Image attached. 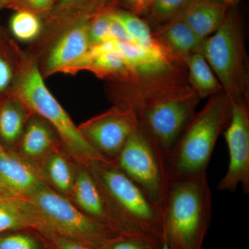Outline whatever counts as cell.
<instances>
[{"instance_id": "obj_1", "label": "cell", "mask_w": 249, "mask_h": 249, "mask_svg": "<svg viewBox=\"0 0 249 249\" xmlns=\"http://www.w3.org/2000/svg\"><path fill=\"white\" fill-rule=\"evenodd\" d=\"M127 84L132 94L118 104L134 111L139 125L166 160L196 114L200 98L184 72Z\"/></svg>"}, {"instance_id": "obj_2", "label": "cell", "mask_w": 249, "mask_h": 249, "mask_svg": "<svg viewBox=\"0 0 249 249\" xmlns=\"http://www.w3.org/2000/svg\"><path fill=\"white\" fill-rule=\"evenodd\" d=\"M212 214L207 173L173 181L162 209L163 243L170 249H202Z\"/></svg>"}, {"instance_id": "obj_3", "label": "cell", "mask_w": 249, "mask_h": 249, "mask_svg": "<svg viewBox=\"0 0 249 249\" xmlns=\"http://www.w3.org/2000/svg\"><path fill=\"white\" fill-rule=\"evenodd\" d=\"M232 102L224 91L209 97L196 112L165 160L170 181L207 173L219 136L231 116Z\"/></svg>"}, {"instance_id": "obj_4", "label": "cell", "mask_w": 249, "mask_h": 249, "mask_svg": "<svg viewBox=\"0 0 249 249\" xmlns=\"http://www.w3.org/2000/svg\"><path fill=\"white\" fill-rule=\"evenodd\" d=\"M88 168L127 235L163 243L161 211L132 180L109 162H93Z\"/></svg>"}, {"instance_id": "obj_5", "label": "cell", "mask_w": 249, "mask_h": 249, "mask_svg": "<svg viewBox=\"0 0 249 249\" xmlns=\"http://www.w3.org/2000/svg\"><path fill=\"white\" fill-rule=\"evenodd\" d=\"M200 52L231 101H249V61L245 31L235 6L229 9L219 29L204 40Z\"/></svg>"}, {"instance_id": "obj_6", "label": "cell", "mask_w": 249, "mask_h": 249, "mask_svg": "<svg viewBox=\"0 0 249 249\" xmlns=\"http://www.w3.org/2000/svg\"><path fill=\"white\" fill-rule=\"evenodd\" d=\"M14 93L18 102L42 116L56 129L67 153L73 161L87 168L93 162H108L83 137L46 86L35 65H29L21 73Z\"/></svg>"}, {"instance_id": "obj_7", "label": "cell", "mask_w": 249, "mask_h": 249, "mask_svg": "<svg viewBox=\"0 0 249 249\" xmlns=\"http://www.w3.org/2000/svg\"><path fill=\"white\" fill-rule=\"evenodd\" d=\"M28 198L37 214V232L43 235L60 236L95 249H102L108 241L119 235L47 184Z\"/></svg>"}, {"instance_id": "obj_8", "label": "cell", "mask_w": 249, "mask_h": 249, "mask_svg": "<svg viewBox=\"0 0 249 249\" xmlns=\"http://www.w3.org/2000/svg\"><path fill=\"white\" fill-rule=\"evenodd\" d=\"M113 164L132 180L162 213L171 181L164 157L139 124Z\"/></svg>"}, {"instance_id": "obj_9", "label": "cell", "mask_w": 249, "mask_h": 249, "mask_svg": "<svg viewBox=\"0 0 249 249\" xmlns=\"http://www.w3.org/2000/svg\"><path fill=\"white\" fill-rule=\"evenodd\" d=\"M139 124L132 109L117 104L80 124L78 128L94 150L113 163Z\"/></svg>"}, {"instance_id": "obj_10", "label": "cell", "mask_w": 249, "mask_h": 249, "mask_svg": "<svg viewBox=\"0 0 249 249\" xmlns=\"http://www.w3.org/2000/svg\"><path fill=\"white\" fill-rule=\"evenodd\" d=\"M231 116L223 132L229 151V165L217 189L234 193L239 186L249 194V109L246 100L231 101Z\"/></svg>"}, {"instance_id": "obj_11", "label": "cell", "mask_w": 249, "mask_h": 249, "mask_svg": "<svg viewBox=\"0 0 249 249\" xmlns=\"http://www.w3.org/2000/svg\"><path fill=\"white\" fill-rule=\"evenodd\" d=\"M71 199L85 214L106 226L117 235H128L111 213L89 169L77 163Z\"/></svg>"}, {"instance_id": "obj_12", "label": "cell", "mask_w": 249, "mask_h": 249, "mask_svg": "<svg viewBox=\"0 0 249 249\" xmlns=\"http://www.w3.org/2000/svg\"><path fill=\"white\" fill-rule=\"evenodd\" d=\"M45 185L36 163L14 152L0 156V188L6 196L29 197Z\"/></svg>"}, {"instance_id": "obj_13", "label": "cell", "mask_w": 249, "mask_h": 249, "mask_svg": "<svg viewBox=\"0 0 249 249\" xmlns=\"http://www.w3.org/2000/svg\"><path fill=\"white\" fill-rule=\"evenodd\" d=\"M89 19L77 21L52 49L47 62L49 73L63 71L80 60L91 47L88 34Z\"/></svg>"}, {"instance_id": "obj_14", "label": "cell", "mask_w": 249, "mask_h": 249, "mask_svg": "<svg viewBox=\"0 0 249 249\" xmlns=\"http://www.w3.org/2000/svg\"><path fill=\"white\" fill-rule=\"evenodd\" d=\"M231 8L217 0H191L178 18L204 40L219 29Z\"/></svg>"}, {"instance_id": "obj_15", "label": "cell", "mask_w": 249, "mask_h": 249, "mask_svg": "<svg viewBox=\"0 0 249 249\" xmlns=\"http://www.w3.org/2000/svg\"><path fill=\"white\" fill-rule=\"evenodd\" d=\"M36 165L49 187L58 194L71 199L76 162L68 154L62 151L56 145Z\"/></svg>"}, {"instance_id": "obj_16", "label": "cell", "mask_w": 249, "mask_h": 249, "mask_svg": "<svg viewBox=\"0 0 249 249\" xmlns=\"http://www.w3.org/2000/svg\"><path fill=\"white\" fill-rule=\"evenodd\" d=\"M155 29L152 32L154 37L172 56L183 64L187 56L200 52L204 40L198 37L179 18Z\"/></svg>"}, {"instance_id": "obj_17", "label": "cell", "mask_w": 249, "mask_h": 249, "mask_svg": "<svg viewBox=\"0 0 249 249\" xmlns=\"http://www.w3.org/2000/svg\"><path fill=\"white\" fill-rule=\"evenodd\" d=\"M83 70H89L101 78L119 79L126 83L139 80L123 59L117 54L111 52L91 54L87 52L80 60L63 72L70 73Z\"/></svg>"}, {"instance_id": "obj_18", "label": "cell", "mask_w": 249, "mask_h": 249, "mask_svg": "<svg viewBox=\"0 0 249 249\" xmlns=\"http://www.w3.org/2000/svg\"><path fill=\"white\" fill-rule=\"evenodd\" d=\"M37 214L28 197L0 196V234L13 231H37Z\"/></svg>"}, {"instance_id": "obj_19", "label": "cell", "mask_w": 249, "mask_h": 249, "mask_svg": "<svg viewBox=\"0 0 249 249\" xmlns=\"http://www.w3.org/2000/svg\"><path fill=\"white\" fill-rule=\"evenodd\" d=\"M188 70V82L199 97H211L223 91L222 85L201 52H196L183 60Z\"/></svg>"}, {"instance_id": "obj_20", "label": "cell", "mask_w": 249, "mask_h": 249, "mask_svg": "<svg viewBox=\"0 0 249 249\" xmlns=\"http://www.w3.org/2000/svg\"><path fill=\"white\" fill-rule=\"evenodd\" d=\"M55 146L48 125L35 119L31 121L23 134L18 154L36 164Z\"/></svg>"}, {"instance_id": "obj_21", "label": "cell", "mask_w": 249, "mask_h": 249, "mask_svg": "<svg viewBox=\"0 0 249 249\" xmlns=\"http://www.w3.org/2000/svg\"><path fill=\"white\" fill-rule=\"evenodd\" d=\"M112 12L121 22L132 42L145 47H157L162 46L154 37L150 26L141 16L127 11L113 8Z\"/></svg>"}, {"instance_id": "obj_22", "label": "cell", "mask_w": 249, "mask_h": 249, "mask_svg": "<svg viewBox=\"0 0 249 249\" xmlns=\"http://www.w3.org/2000/svg\"><path fill=\"white\" fill-rule=\"evenodd\" d=\"M114 0H55L51 12L60 18L79 16L80 20L113 8Z\"/></svg>"}, {"instance_id": "obj_23", "label": "cell", "mask_w": 249, "mask_h": 249, "mask_svg": "<svg viewBox=\"0 0 249 249\" xmlns=\"http://www.w3.org/2000/svg\"><path fill=\"white\" fill-rule=\"evenodd\" d=\"M18 105L6 103L0 108V137L9 145L21 138L24 129L25 118L22 108Z\"/></svg>"}, {"instance_id": "obj_24", "label": "cell", "mask_w": 249, "mask_h": 249, "mask_svg": "<svg viewBox=\"0 0 249 249\" xmlns=\"http://www.w3.org/2000/svg\"><path fill=\"white\" fill-rule=\"evenodd\" d=\"M191 0H152L144 12L147 24L155 29L178 18Z\"/></svg>"}, {"instance_id": "obj_25", "label": "cell", "mask_w": 249, "mask_h": 249, "mask_svg": "<svg viewBox=\"0 0 249 249\" xmlns=\"http://www.w3.org/2000/svg\"><path fill=\"white\" fill-rule=\"evenodd\" d=\"M0 249H52L47 237L32 229L0 234Z\"/></svg>"}, {"instance_id": "obj_26", "label": "cell", "mask_w": 249, "mask_h": 249, "mask_svg": "<svg viewBox=\"0 0 249 249\" xmlns=\"http://www.w3.org/2000/svg\"><path fill=\"white\" fill-rule=\"evenodd\" d=\"M10 27L18 40L30 41L40 34L42 24L37 14L27 10H19L11 18Z\"/></svg>"}, {"instance_id": "obj_27", "label": "cell", "mask_w": 249, "mask_h": 249, "mask_svg": "<svg viewBox=\"0 0 249 249\" xmlns=\"http://www.w3.org/2000/svg\"><path fill=\"white\" fill-rule=\"evenodd\" d=\"M109 9L92 16L88 22V34L91 46L99 45L112 40L110 31Z\"/></svg>"}, {"instance_id": "obj_28", "label": "cell", "mask_w": 249, "mask_h": 249, "mask_svg": "<svg viewBox=\"0 0 249 249\" xmlns=\"http://www.w3.org/2000/svg\"><path fill=\"white\" fill-rule=\"evenodd\" d=\"M162 245L142 236L118 235L108 241L102 249H160Z\"/></svg>"}, {"instance_id": "obj_29", "label": "cell", "mask_w": 249, "mask_h": 249, "mask_svg": "<svg viewBox=\"0 0 249 249\" xmlns=\"http://www.w3.org/2000/svg\"><path fill=\"white\" fill-rule=\"evenodd\" d=\"M55 0H14L9 6L19 10H27L34 14L50 12Z\"/></svg>"}, {"instance_id": "obj_30", "label": "cell", "mask_w": 249, "mask_h": 249, "mask_svg": "<svg viewBox=\"0 0 249 249\" xmlns=\"http://www.w3.org/2000/svg\"><path fill=\"white\" fill-rule=\"evenodd\" d=\"M50 242L52 249H95L76 241L70 240L60 236L44 235Z\"/></svg>"}, {"instance_id": "obj_31", "label": "cell", "mask_w": 249, "mask_h": 249, "mask_svg": "<svg viewBox=\"0 0 249 249\" xmlns=\"http://www.w3.org/2000/svg\"><path fill=\"white\" fill-rule=\"evenodd\" d=\"M11 78L12 71L11 67L4 59L0 58V92L9 86Z\"/></svg>"}, {"instance_id": "obj_32", "label": "cell", "mask_w": 249, "mask_h": 249, "mask_svg": "<svg viewBox=\"0 0 249 249\" xmlns=\"http://www.w3.org/2000/svg\"><path fill=\"white\" fill-rule=\"evenodd\" d=\"M124 4L127 6V11L137 15L142 16L146 9L145 0H123Z\"/></svg>"}, {"instance_id": "obj_33", "label": "cell", "mask_w": 249, "mask_h": 249, "mask_svg": "<svg viewBox=\"0 0 249 249\" xmlns=\"http://www.w3.org/2000/svg\"><path fill=\"white\" fill-rule=\"evenodd\" d=\"M217 1H221V2L228 5L230 7H234L241 0H217Z\"/></svg>"}, {"instance_id": "obj_34", "label": "cell", "mask_w": 249, "mask_h": 249, "mask_svg": "<svg viewBox=\"0 0 249 249\" xmlns=\"http://www.w3.org/2000/svg\"><path fill=\"white\" fill-rule=\"evenodd\" d=\"M14 0H0V10L9 6Z\"/></svg>"}, {"instance_id": "obj_35", "label": "cell", "mask_w": 249, "mask_h": 249, "mask_svg": "<svg viewBox=\"0 0 249 249\" xmlns=\"http://www.w3.org/2000/svg\"><path fill=\"white\" fill-rule=\"evenodd\" d=\"M6 152H7V150H5L4 147L1 145V142H0V156L6 155Z\"/></svg>"}, {"instance_id": "obj_36", "label": "cell", "mask_w": 249, "mask_h": 249, "mask_svg": "<svg viewBox=\"0 0 249 249\" xmlns=\"http://www.w3.org/2000/svg\"><path fill=\"white\" fill-rule=\"evenodd\" d=\"M152 0H145V6H146V9H147V8L148 7L149 5L150 4V3L152 2ZM146 9H145V10H146Z\"/></svg>"}, {"instance_id": "obj_37", "label": "cell", "mask_w": 249, "mask_h": 249, "mask_svg": "<svg viewBox=\"0 0 249 249\" xmlns=\"http://www.w3.org/2000/svg\"><path fill=\"white\" fill-rule=\"evenodd\" d=\"M160 249H170L168 248V246L165 245V243H163V245H162L161 247H160Z\"/></svg>"}, {"instance_id": "obj_38", "label": "cell", "mask_w": 249, "mask_h": 249, "mask_svg": "<svg viewBox=\"0 0 249 249\" xmlns=\"http://www.w3.org/2000/svg\"><path fill=\"white\" fill-rule=\"evenodd\" d=\"M6 196V194H5L4 192L2 191V190L0 188V196Z\"/></svg>"}]
</instances>
